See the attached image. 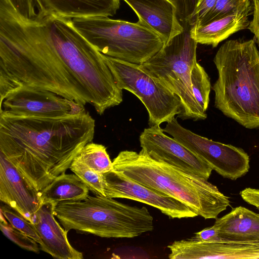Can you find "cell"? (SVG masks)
Listing matches in <instances>:
<instances>
[{
    "label": "cell",
    "mask_w": 259,
    "mask_h": 259,
    "mask_svg": "<svg viewBox=\"0 0 259 259\" xmlns=\"http://www.w3.org/2000/svg\"><path fill=\"white\" fill-rule=\"evenodd\" d=\"M109 86L105 64L83 37L60 30L46 35L36 18L23 19L9 3L1 7V100L32 88L98 109Z\"/></svg>",
    "instance_id": "1"
},
{
    "label": "cell",
    "mask_w": 259,
    "mask_h": 259,
    "mask_svg": "<svg viewBox=\"0 0 259 259\" xmlns=\"http://www.w3.org/2000/svg\"><path fill=\"white\" fill-rule=\"evenodd\" d=\"M95 127L87 110L61 117L0 113V153L40 193L92 142Z\"/></svg>",
    "instance_id": "2"
},
{
    "label": "cell",
    "mask_w": 259,
    "mask_h": 259,
    "mask_svg": "<svg viewBox=\"0 0 259 259\" xmlns=\"http://www.w3.org/2000/svg\"><path fill=\"white\" fill-rule=\"evenodd\" d=\"M112 164L114 170L179 200L205 219H216L230 205L229 197L207 179L155 160L144 149L122 151Z\"/></svg>",
    "instance_id": "3"
},
{
    "label": "cell",
    "mask_w": 259,
    "mask_h": 259,
    "mask_svg": "<svg viewBox=\"0 0 259 259\" xmlns=\"http://www.w3.org/2000/svg\"><path fill=\"white\" fill-rule=\"evenodd\" d=\"M213 62L214 106L243 127L259 130V51L254 38L226 41Z\"/></svg>",
    "instance_id": "4"
},
{
    "label": "cell",
    "mask_w": 259,
    "mask_h": 259,
    "mask_svg": "<svg viewBox=\"0 0 259 259\" xmlns=\"http://www.w3.org/2000/svg\"><path fill=\"white\" fill-rule=\"evenodd\" d=\"M175 6L182 32L163 45L140 67L179 97L181 110L178 117L182 120H204L207 114L201 110L194 97L191 78L192 68L197 62L198 43L191 34L196 22V3L193 0H178Z\"/></svg>",
    "instance_id": "5"
},
{
    "label": "cell",
    "mask_w": 259,
    "mask_h": 259,
    "mask_svg": "<svg viewBox=\"0 0 259 259\" xmlns=\"http://www.w3.org/2000/svg\"><path fill=\"white\" fill-rule=\"evenodd\" d=\"M54 214L67 231L73 229L104 238H132L154 229L153 217L146 207L100 195L60 202Z\"/></svg>",
    "instance_id": "6"
},
{
    "label": "cell",
    "mask_w": 259,
    "mask_h": 259,
    "mask_svg": "<svg viewBox=\"0 0 259 259\" xmlns=\"http://www.w3.org/2000/svg\"><path fill=\"white\" fill-rule=\"evenodd\" d=\"M78 32L103 55L142 64L164 44L156 33L139 21L132 23L106 16L72 19Z\"/></svg>",
    "instance_id": "7"
},
{
    "label": "cell",
    "mask_w": 259,
    "mask_h": 259,
    "mask_svg": "<svg viewBox=\"0 0 259 259\" xmlns=\"http://www.w3.org/2000/svg\"><path fill=\"white\" fill-rule=\"evenodd\" d=\"M119 88L133 93L142 102L148 113V125H160L181 112V102L140 65L103 55Z\"/></svg>",
    "instance_id": "8"
},
{
    "label": "cell",
    "mask_w": 259,
    "mask_h": 259,
    "mask_svg": "<svg viewBox=\"0 0 259 259\" xmlns=\"http://www.w3.org/2000/svg\"><path fill=\"white\" fill-rule=\"evenodd\" d=\"M162 129L225 178L236 180L249 169V157L243 149L196 134L180 125L175 117Z\"/></svg>",
    "instance_id": "9"
},
{
    "label": "cell",
    "mask_w": 259,
    "mask_h": 259,
    "mask_svg": "<svg viewBox=\"0 0 259 259\" xmlns=\"http://www.w3.org/2000/svg\"><path fill=\"white\" fill-rule=\"evenodd\" d=\"M84 106L51 91L32 88L17 90L1 100L0 113L61 117L84 112Z\"/></svg>",
    "instance_id": "10"
},
{
    "label": "cell",
    "mask_w": 259,
    "mask_h": 259,
    "mask_svg": "<svg viewBox=\"0 0 259 259\" xmlns=\"http://www.w3.org/2000/svg\"><path fill=\"white\" fill-rule=\"evenodd\" d=\"M106 196L144 203L158 209L172 219L194 218L198 214L179 200L156 191L112 170L103 174Z\"/></svg>",
    "instance_id": "11"
},
{
    "label": "cell",
    "mask_w": 259,
    "mask_h": 259,
    "mask_svg": "<svg viewBox=\"0 0 259 259\" xmlns=\"http://www.w3.org/2000/svg\"><path fill=\"white\" fill-rule=\"evenodd\" d=\"M140 146L153 159L165 162L207 180L212 169L199 156L174 138L166 136L160 125L145 128L139 137Z\"/></svg>",
    "instance_id": "12"
},
{
    "label": "cell",
    "mask_w": 259,
    "mask_h": 259,
    "mask_svg": "<svg viewBox=\"0 0 259 259\" xmlns=\"http://www.w3.org/2000/svg\"><path fill=\"white\" fill-rule=\"evenodd\" d=\"M0 199L32 223L42 204L40 193L32 187L1 153Z\"/></svg>",
    "instance_id": "13"
},
{
    "label": "cell",
    "mask_w": 259,
    "mask_h": 259,
    "mask_svg": "<svg viewBox=\"0 0 259 259\" xmlns=\"http://www.w3.org/2000/svg\"><path fill=\"white\" fill-rule=\"evenodd\" d=\"M137 15L138 21L158 35L164 45L183 31L171 0H123Z\"/></svg>",
    "instance_id": "14"
},
{
    "label": "cell",
    "mask_w": 259,
    "mask_h": 259,
    "mask_svg": "<svg viewBox=\"0 0 259 259\" xmlns=\"http://www.w3.org/2000/svg\"><path fill=\"white\" fill-rule=\"evenodd\" d=\"M56 205L51 202H43L35 214L33 224L41 240L40 249L58 259L83 258L82 253L69 243L68 231L56 221Z\"/></svg>",
    "instance_id": "15"
},
{
    "label": "cell",
    "mask_w": 259,
    "mask_h": 259,
    "mask_svg": "<svg viewBox=\"0 0 259 259\" xmlns=\"http://www.w3.org/2000/svg\"><path fill=\"white\" fill-rule=\"evenodd\" d=\"M38 11L74 19L113 16L119 9L120 0H35Z\"/></svg>",
    "instance_id": "16"
},
{
    "label": "cell",
    "mask_w": 259,
    "mask_h": 259,
    "mask_svg": "<svg viewBox=\"0 0 259 259\" xmlns=\"http://www.w3.org/2000/svg\"><path fill=\"white\" fill-rule=\"evenodd\" d=\"M213 226L221 241L259 239V213L243 206L233 208L227 214L217 218Z\"/></svg>",
    "instance_id": "17"
},
{
    "label": "cell",
    "mask_w": 259,
    "mask_h": 259,
    "mask_svg": "<svg viewBox=\"0 0 259 259\" xmlns=\"http://www.w3.org/2000/svg\"><path fill=\"white\" fill-rule=\"evenodd\" d=\"M253 12V6L202 26H194L191 31L192 38L198 43L216 47L232 34L248 28L249 16Z\"/></svg>",
    "instance_id": "18"
},
{
    "label": "cell",
    "mask_w": 259,
    "mask_h": 259,
    "mask_svg": "<svg viewBox=\"0 0 259 259\" xmlns=\"http://www.w3.org/2000/svg\"><path fill=\"white\" fill-rule=\"evenodd\" d=\"M198 259H259V239L246 241H199L195 250Z\"/></svg>",
    "instance_id": "19"
},
{
    "label": "cell",
    "mask_w": 259,
    "mask_h": 259,
    "mask_svg": "<svg viewBox=\"0 0 259 259\" xmlns=\"http://www.w3.org/2000/svg\"><path fill=\"white\" fill-rule=\"evenodd\" d=\"M89 189L75 174H64L56 178L40 192L43 202L56 205L64 201H80L89 195Z\"/></svg>",
    "instance_id": "20"
},
{
    "label": "cell",
    "mask_w": 259,
    "mask_h": 259,
    "mask_svg": "<svg viewBox=\"0 0 259 259\" xmlns=\"http://www.w3.org/2000/svg\"><path fill=\"white\" fill-rule=\"evenodd\" d=\"M89 168L104 174L113 170L112 161L106 148L102 144L93 143L86 144L75 156Z\"/></svg>",
    "instance_id": "21"
},
{
    "label": "cell",
    "mask_w": 259,
    "mask_h": 259,
    "mask_svg": "<svg viewBox=\"0 0 259 259\" xmlns=\"http://www.w3.org/2000/svg\"><path fill=\"white\" fill-rule=\"evenodd\" d=\"M191 78L194 97L201 110L206 112L209 102L210 81L204 68L197 62L192 68Z\"/></svg>",
    "instance_id": "22"
},
{
    "label": "cell",
    "mask_w": 259,
    "mask_h": 259,
    "mask_svg": "<svg viewBox=\"0 0 259 259\" xmlns=\"http://www.w3.org/2000/svg\"><path fill=\"white\" fill-rule=\"evenodd\" d=\"M70 169L95 195L106 196L103 174L92 170L75 157Z\"/></svg>",
    "instance_id": "23"
},
{
    "label": "cell",
    "mask_w": 259,
    "mask_h": 259,
    "mask_svg": "<svg viewBox=\"0 0 259 259\" xmlns=\"http://www.w3.org/2000/svg\"><path fill=\"white\" fill-rule=\"evenodd\" d=\"M253 6L250 0H217L213 9L195 26H199L225 17L233 13L244 10Z\"/></svg>",
    "instance_id": "24"
},
{
    "label": "cell",
    "mask_w": 259,
    "mask_h": 259,
    "mask_svg": "<svg viewBox=\"0 0 259 259\" xmlns=\"http://www.w3.org/2000/svg\"><path fill=\"white\" fill-rule=\"evenodd\" d=\"M1 213L12 227L29 236L38 244L41 243L40 238L33 223L27 220L6 204L1 206Z\"/></svg>",
    "instance_id": "25"
},
{
    "label": "cell",
    "mask_w": 259,
    "mask_h": 259,
    "mask_svg": "<svg viewBox=\"0 0 259 259\" xmlns=\"http://www.w3.org/2000/svg\"><path fill=\"white\" fill-rule=\"evenodd\" d=\"M0 228L3 234L22 248L39 253L38 243L25 234L16 229L6 222H0Z\"/></svg>",
    "instance_id": "26"
},
{
    "label": "cell",
    "mask_w": 259,
    "mask_h": 259,
    "mask_svg": "<svg viewBox=\"0 0 259 259\" xmlns=\"http://www.w3.org/2000/svg\"><path fill=\"white\" fill-rule=\"evenodd\" d=\"M17 12L27 20L34 19L37 13L35 11V0H9Z\"/></svg>",
    "instance_id": "27"
},
{
    "label": "cell",
    "mask_w": 259,
    "mask_h": 259,
    "mask_svg": "<svg viewBox=\"0 0 259 259\" xmlns=\"http://www.w3.org/2000/svg\"><path fill=\"white\" fill-rule=\"evenodd\" d=\"M216 2L217 0H197L195 10L196 23L200 21L213 9Z\"/></svg>",
    "instance_id": "28"
},
{
    "label": "cell",
    "mask_w": 259,
    "mask_h": 259,
    "mask_svg": "<svg viewBox=\"0 0 259 259\" xmlns=\"http://www.w3.org/2000/svg\"><path fill=\"white\" fill-rule=\"evenodd\" d=\"M253 17L248 29L254 35L256 43L259 45V0H252Z\"/></svg>",
    "instance_id": "29"
},
{
    "label": "cell",
    "mask_w": 259,
    "mask_h": 259,
    "mask_svg": "<svg viewBox=\"0 0 259 259\" xmlns=\"http://www.w3.org/2000/svg\"><path fill=\"white\" fill-rule=\"evenodd\" d=\"M240 195L246 203L259 208V189L246 188L240 192Z\"/></svg>",
    "instance_id": "30"
},
{
    "label": "cell",
    "mask_w": 259,
    "mask_h": 259,
    "mask_svg": "<svg viewBox=\"0 0 259 259\" xmlns=\"http://www.w3.org/2000/svg\"><path fill=\"white\" fill-rule=\"evenodd\" d=\"M169 245H170V244H169ZM169 245H168L167 246V248H168V249H169ZM169 251H170V250H169ZM169 254H168V258H170V259H171V258H170V257H169Z\"/></svg>",
    "instance_id": "31"
},
{
    "label": "cell",
    "mask_w": 259,
    "mask_h": 259,
    "mask_svg": "<svg viewBox=\"0 0 259 259\" xmlns=\"http://www.w3.org/2000/svg\"><path fill=\"white\" fill-rule=\"evenodd\" d=\"M258 210H259V208H258Z\"/></svg>",
    "instance_id": "32"
},
{
    "label": "cell",
    "mask_w": 259,
    "mask_h": 259,
    "mask_svg": "<svg viewBox=\"0 0 259 259\" xmlns=\"http://www.w3.org/2000/svg\"><path fill=\"white\" fill-rule=\"evenodd\" d=\"M251 1H252V0H250Z\"/></svg>",
    "instance_id": "33"
}]
</instances>
